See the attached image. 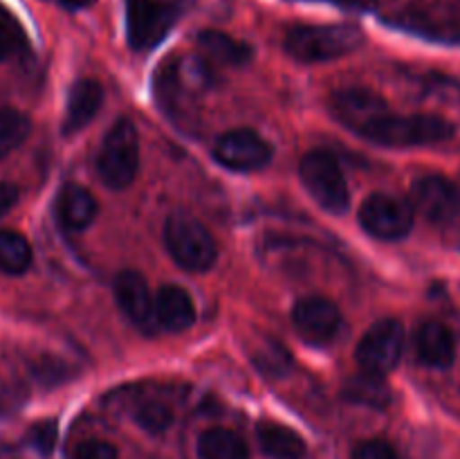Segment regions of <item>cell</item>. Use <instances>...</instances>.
Returning a JSON list of instances; mask_svg holds the SVG:
<instances>
[{
    "label": "cell",
    "instance_id": "obj_23",
    "mask_svg": "<svg viewBox=\"0 0 460 459\" xmlns=\"http://www.w3.org/2000/svg\"><path fill=\"white\" fill-rule=\"evenodd\" d=\"M31 130V122L25 112L16 108L0 106V158L16 151L27 140Z\"/></svg>",
    "mask_w": 460,
    "mask_h": 459
},
{
    "label": "cell",
    "instance_id": "obj_19",
    "mask_svg": "<svg viewBox=\"0 0 460 459\" xmlns=\"http://www.w3.org/2000/svg\"><path fill=\"white\" fill-rule=\"evenodd\" d=\"M198 45L209 61L223 66H245L252 57V48L234 36L218 30H205L198 36Z\"/></svg>",
    "mask_w": 460,
    "mask_h": 459
},
{
    "label": "cell",
    "instance_id": "obj_7",
    "mask_svg": "<svg viewBox=\"0 0 460 459\" xmlns=\"http://www.w3.org/2000/svg\"><path fill=\"white\" fill-rule=\"evenodd\" d=\"M178 9L162 0H126V34L139 52L153 50L173 27Z\"/></svg>",
    "mask_w": 460,
    "mask_h": 459
},
{
    "label": "cell",
    "instance_id": "obj_5",
    "mask_svg": "<svg viewBox=\"0 0 460 459\" xmlns=\"http://www.w3.org/2000/svg\"><path fill=\"white\" fill-rule=\"evenodd\" d=\"M299 176L304 187L314 198L319 207H323L331 214H344L349 210V184L341 174L340 162L332 158V153L314 148L301 158Z\"/></svg>",
    "mask_w": 460,
    "mask_h": 459
},
{
    "label": "cell",
    "instance_id": "obj_17",
    "mask_svg": "<svg viewBox=\"0 0 460 459\" xmlns=\"http://www.w3.org/2000/svg\"><path fill=\"white\" fill-rule=\"evenodd\" d=\"M416 349L422 363L429 364V367L445 369L456 358L454 333L449 331V327H445L443 322H436V320H429L418 328Z\"/></svg>",
    "mask_w": 460,
    "mask_h": 459
},
{
    "label": "cell",
    "instance_id": "obj_28",
    "mask_svg": "<svg viewBox=\"0 0 460 459\" xmlns=\"http://www.w3.org/2000/svg\"><path fill=\"white\" fill-rule=\"evenodd\" d=\"M72 459H119V457H117L115 446H111L108 441L90 439L76 446Z\"/></svg>",
    "mask_w": 460,
    "mask_h": 459
},
{
    "label": "cell",
    "instance_id": "obj_22",
    "mask_svg": "<svg viewBox=\"0 0 460 459\" xmlns=\"http://www.w3.org/2000/svg\"><path fill=\"white\" fill-rule=\"evenodd\" d=\"M30 241L13 230H0V270L7 274H21L30 268Z\"/></svg>",
    "mask_w": 460,
    "mask_h": 459
},
{
    "label": "cell",
    "instance_id": "obj_16",
    "mask_svg": "<svg viewBox=\"0 0 460 459\" xmlns=\"http://www.w3.org/2000/svg\"><path fill=\"white\" fill-rule=\"evenodd\" d=\"M103 102L102 86L94 79H81L72 86L70 94H67L66 117H63V133L72 135L79 133L84 126L93 122L97 115L99 106Z\"/></svg>",
    "mask_w": 460,
    "mask_h": 459
},
{
    "label": "cell",
    "instance_id": "obj_15",
    "mask_svg": "<svg viewBox=\"0 0 460 459\" xmlns=\"http://www.w3.org/2000/svg\"><path fill=\"white\" fill-rule=\"evenodd\" d=\"M54 210H57V219L63 228L72 230V232H81V230H85L97 219L99 205L97 198L85 187H81V184H66L58 192Z\"/></svg>",
    "mask_w": 460,
    "mask_h": 459
},
{
    "label": "cell",
    "instance_id": "obj_20",
    "mask_svg": "<svg viewBox=\"0 0 460 459\" xmlns=\"http://www.w3.org/2000/svg\"><path fill=\"white\" fill-rule=\"evenodd\" d=\"M200 459H250L247 444L227 428H211L198 439Z\"/></svg>",
    "mask_w": 460,
    "mask_h": 459
},
{
    "label": "cell",
    "instance_id": "obj_18",
    "mask_svg": "<svg viewBox=\"0 0 460 459\" xmlns=\"http://www.w3.org/2000/svg\"><path fill=\"white\" fill-rule=\"evenodd\" d=\"M256 436L265 454L272 459H301L305 454V441L299 432L277 421H261Z\"/></svg>",
    "mask_w": 460,
    "mask_h": 459
},
{
    "label": "cell",
    "instance_id": "obj_14",
    "mask_svg": "<svg viewBox=\"0 0 460 459\" xmlns=\"http://www.w3.org/2000/svg\"><path fill=\"white\" fill-rule=\"evenodd\" d=\"M155 322L171 333L187 331L196 322V306L182 286L166 284L155 295Z\"/></svg>",
    "mask_w": 460,
    "mask_h": 459
},
{
    "label": "cell",
    "instance_id": "obj_29",
    "mask_svg": "<svg viewBox=\"0 0 460 459\" xmlns=\"http://www.w3.org/2000/svg\"><path fill=\"white\" fill-rule=\"evenodd\" d=\"M31 441H34V446L43 454L52 453L54 441H57V426H54V421H43L39 423V426H34V430H31Z\"/></svg>",
    "mask_w": 460,
    "mask_h": 459
},
{
    "label": "cell",
    "instance_id": "obj_25",
    "mask_svg": "<svg viewBox=\"0 0 460 459\" xmlns=\"http://www.w3.org/2000/svg\"><path fill=\"white\" fill-rule=\"evenodd\" d=\"M254 360L256 364H259L261 372H265V376H281L288 369V363H290L288 351L281 349L279 345H274V342H268L263 349L256 351Z\"/></svg>",
    "mask_w": 460,
    "mask_h": 459
},
{
    "label": "cell",
    "instance_id": "obj_6",
    "mask_svg": "<svg viewBox=\"0 0 460 459\" xmlns=\"http://www.w3.org/2000/svg\"><path fill=\"white\" fill-rule=\"evenodd\" d=\"M404 351V327L400 320L386 318L373 324L359 340L358 349H355V358H358L359 367L364 372L371 374H385L394 372L398 367L400 358Z\"/></svg>",
    "mask_w": 460,
    "mask_h": 459
},
{
    "label": "cell",
    "instance_id": "obj_26",
    "mask_svg": "<svg viewBox=\"0 0 460 459\" xmlns=\"http://www.w3.org/2000/svg\"><path fill=\"white\" fill-rule=\"evenodd\" d=\"M350 459H400L398 450L385 439H367L353 450Z\"/></svg>",
    "mask_w": 460,
    "mask_h": 459
},
{
    "label": "cell",
    "instance_id": "obj_1",
    "mask_svg": "<svg viewBox=\"0 0 460 459\" xmlns=\"http://www.w3.org/2000/svg\"><path fill=\"white\" fill-rule=\"evenodd\" d=\"M362 43L364 34L355 25H295L288 30L283 48L296 61L319 63L346 57Z\"/></svg>",
    "mask_w": 460,
    "mask_h": 459
},
{
    "label": "cell",
    "instance_id": "obj_4",
    "mask_svg": "<svg viewBox=\"0 0 460 459\" xmlns=\"http://www.w3.org/2000/svg\"><path fill=\"white\" fill-rule=\"evenodd\" d=\"M139 169V135L130 120H117L103 135L97 156L99 178L106 187L124 189L135 180Z\"/></svg>",
    "mask_w": 460,
    "mask_h": 459
},
{
    "label": "cell",
    "instance_id": "obj_21",
    "mask_svg": "<svg viewBox=\"0 0 460 459\" xmlns=\"http://www.w3.org/2000/svg\"><path fill=\"white\" fill-rule=\"evenodd\" d=\"M344 394L346 399H350L353 403L371 405V408H385L391 399L389 387L382 381L380 374L364 372V369L346 381Z\"/></svg>",
    "mask_w": 460,
    "mask_h": 459
},
{
    "label": "cell",
    "instance_id": "obj_10",
    "mask_svg": "<svg viewBox=\"0 0 460 459\" xmlns=\"http://www.w3.org/2000/svg\"><path fill=\"white\" fill-rule=\"evenodd\" d=\"M409 205L431 223H447L460 214V189L445 176H422L411 184Z\"/></svg>",
    "mask_w": 460,
    "mask_h": 459
},
{
    "label": "cell",
    "instance_id": "obj_13",
    "mask_svg": "<svg viewBox=\"0 0 460 459\" xmlns=\"http://www.w3.org/2000/svg\"><path fill=\"white\" fill-rule=\"evenodd\" d=\"M115 297L119 309L139 327L155 322V300L151 297L148 284L137 270H124L115 279Z\"/></svg>",
    "mask_w": 460,
    "mask_h": 459
},
{
    "label": "cell",
    "instance_id": "obj_30",
    "mask_svg": "<svg viewBox=\"0 0 460 459\" xmlns=\"http://www.w3.org/2000/svg\"><path fill=\"white\" fill-rule=\"evenodd\" d=\"M18 202V187L12 183H0V219Z\"/></svg>",
    "mask_w": 460,
    "mask_h": 459
},
{
    "label": "cell",
    "instance_id": "obj_27",
    "mask_svg": "<svg viewBox=\"0 0 460 459\" xmlns=\"http://www.w3.org/2000/svg\"><path fill=\"white\" fill-rule=\"evenodd\" d=\"M21 43V30L13 22V18L0 7V61L7 58Z\"/></svg>",
    "mask_w": 460,
    "mask_h": 459
},
{
    "label": "cell",
    "instance_id": "obj_8",
    "mask_svg": "<svg viewBox=\"0 0 460 459\" xmlns=\"http://www.w3.org/2000/svg\"><path fill=\"white\" fill-rule=\"evenodd\" d=\"M413 207L394 194H371L359 207V223L371 237L394 241L402 238L413 228Z\"/></svg>",
    "mask_w": 460,
    "mask_h": 459
},
{
    "label": "cell",
    "instance_id": "obj_2",
    "mask_svg": "<svg viewBox=\"0 0 460 459\" xmlns=\"http://www.w3.org/2000/svg\"><path fill=\"white\" fill-rule=\"evenodd\" d=\"M362 135L382 147H429V144L447 142L454 135V126L440 115H427V112L395 115L389 111Z\"/></svg>",
    "mask_w": 460,
    "mask_h": 459
},
{
    "label": "cell",
    "instance_id": "obj_24",
    "mask_svg": "<svg viewBox=\"0 0 460 459\" xmlns=\"http://www.w3.org/2000/svg\"><path fill=\"white\" fill-rule=\"evenodd\" d=\"M135 418H137V423L142 428H146V430H153V432H160V430H166L171 423V410L166 408L164 403H157V400H146V403L139 405L137 410H135Z\"/></svg>",
    "mask_w": 460,
    "mask_h": 459
},
{
    "label": "cell",
    "instance_id": "obj_12",
    "mask_svg": "<svg viewBox=\"0 0 460 459\" xmlns=\"http://www.w3.org/2000/svg\"><path fill=\"white\" fill-rule=\"evenodd\" d=\"M292 324L296 333L310 345H326L341 327V313L326 297H304L292 309Z\"/></svg>",
    "mask_w": 460,
    "mask_h": 459
},
{
    "label": "cell",
    "instance_id": "obj_31",
    "mask_svg": "<svg viewBox=\"0 0 460 459\" xmlns=\"http://www.w3.org/2000/svg\"><path fill=\"white\" fill-rule=\"evenodd\" d=\"M54 3L63 4L67 9H85L94 3V0H54Z\"/></svg>",
    "mask_w": 460,
    "mask_h": 459
},
{
    "label": "cell",
    "instance_id": "obj_9",
    "mask_svg": "<svg viewBox=\"0 0 460 459\" xmlns=\"http://www.w3.org/2000/svg\"><path fill=\"white\" fill-rule=\"evenodd\" d=\"M272 144L252 129H234L218 138L214 147V158L223 166L234 171H259L272 160Z\"/></svg>",
    "mask_w": 460,
    "mask_h": 459
},
{
    "label": "cell",
    "instance_id": "obj_11",
    "mask_svg": "<svg viewBox=\"0 0 460 459\" xmlns=\"http://www.w3.org/2000/svg\"><path fill=\"white\" fill-rule=\"evenodd\" d=\"M331 111L341 124L362 135L368 126L376 124L380 117L389 112V106L376 90L350 86V88H341L332 93Z\"/></svg>",
    "mask_w": 460,
    "mask_h": 459
},
{
    "label": "cell",
    "instance_id": "obj_3",
    "mask_svg": "<svg viewBox=\"0 0 460 459\" xmlns=\"http://www.w3.org/2000/svg\"><path fill=\"white\" fill-rule=\"evenodd\" d=\"M164 243L178 266L191 273H205L218 259V243L209 230L184 212H175L166 219Z\"/></svg>",
    "mask_w": 460,
    "mask_h": 459
}]
</instances>
